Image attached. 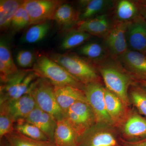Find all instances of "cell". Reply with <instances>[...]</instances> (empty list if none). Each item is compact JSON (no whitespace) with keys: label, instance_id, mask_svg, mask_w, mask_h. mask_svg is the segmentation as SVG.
Here are the masks:
<instances>
[{"label":"cell","instance_id":"6da1fadb","mask_svg":"<svg viewBox=\"0 0 146 146\" xmlns=\"http://www.w3.org/2000/svg\"><path fill=\"white\" fill-rule=\"evenodd\" d=\"M93 63L97 66L101 74L106 89L119 97L124 105L128 104V89L131 80L129 76L122 70L120 67L121 64L119 65V62L117 59L106 58Z\"/></svg>","mask_w":146,"mask_h":146},{"label":"cell","instance_id":"7a4b0ae2","mask_svg":"<svg viewBox=\"0 0 146 146\" xmlns=\"http://www.w3.org/2000/svg\"><path fill=\"white\" fill-rule=\"evenodd\" d=\"M32 70L39 77L48 80L54 86L69 85L83 90L85 86L46 55L36 56Z\"/></svg>","mask_w":146,"mask_h":146},{"label":"cell","instance_id":"3957f363","mask_svg":"<svg viewBox=\"0 0 146 146\" xmlns=\"http://www.w3.org/2000/svg\"><path fill=\"white\" fill-rule=\"evenodd\" d=\"M49 56L65 68L78 81L86 85L98 81L97 68L93 63L74 53H52Z\"/></svg>","mask_w":146,"mask_h":146},{"label":"cell","instance_id":"277c9868","mask_svg":"<svg viewBox=\"0 0 146 146\" xmlns=\"http://www.w3.org/2000/svg\"><path fill=\"white\" fill-rule=\"evenodd\" d=\"M29 94H31L38 107L51 115L56 121L65 118L56 98L54 86L48 80L38 78L32 84Z\"/></svg>","mask_w":146,"mask_h":146},{"label":"cell","instance_id":"5b68a950","mask_svg":"<svg viewBox=\"0 0 146 146\" xmlns=\"http://www.w3.org/2000/svg\"><path fill=\"white\" fill-rule=\"evenodd\" d=\"M104 90L98 81L86 84L83 89L87 102L95 114L97 123L110 125L113 121L106 110Z\"/></svg>","mask_w":146,"mask_h":146},{"label":"cell","instance_id":"8992f818","mask_svg":"<svg viewBox=\"0 0 146 146\" xmlns=\"http://www.w3.org/2000/svg\"><path fill=\"white\" fill-rule=\"evenodd\" d=\"M65 117L78 134L79 138L96 122L92 108L85 102H77L72 105L65 112Z\"/></svg>","mask_w":146,"mask_h":146},{"label":"cell","instance_id":"52a82bcc","mask_svg":"<svg viewBox=\"0 0 146 146\" xmlns=\"http://www.w3.org/2000/svg\"><path fill=\"white\" fill-rule=\"evenodd\" d=\"M129 22H116L104 37L105 47L112 58L117 59L129 50L126 33Z\"/></svg>","mask_w":146,"mask_h":146},{"label":"cell","instance_id":"ba28073f","mask_svg":"<svg viewBox=\"0 0 146 146\" xmlns=\"http://www.w3.org/2000/svg\"><path fill=\"white\" fill-rule=\"evenodd\" d=\"M64 1L60 0H25L23 7L28 13L31 25L52 20L57 9Z\"/></svg>","mask_w":146,"mask_h":146},{"label":"cell","instance_id":"9c48e42d","mask_svg":"<svg viewBox=\"0 0 146 146\" xmlns=\"http://www.w3.org/2000/svg\"><path fill=\"white\" fill-rule=\"evenodd\" d=\"M109 125L95 123L80 137L78 146H117L116 136Z\"/></svg>","mask_w":146,"mask_h":146},{"label":"cell","instance_id":"30bf717a","mask_svg":"<svg viewBox=\"0 0 146 146\" xmlns=\"http://www.w3.org/2000/svg\"><path fill=\"white\" fill-rule=\"evenodd\" d=\"M36 106L33 97L28 94L0 104V111L9 115L16 123L18 120L25 119Z\"/></svg>","mask_w":146,"mask_h":146},{"label":"cell","instance_id":"8fae6325","mask_svg":"<svg viewBox=\"0 0 146 146\" xmlns=\"http://www.w3.org/2000/svg\"><path fill=\"white\" fill-rule=\"evenodd\" d=\"M25 119L39 128L50 141L54 142L57 121L51 115L43 111L36 105L35 108Z\"/></svg>","mask_w":146,"mask_h":146},{"label":"cell","instance_id":"7c38bea8","mask_svg":"<svg viewBox=\"0 0 146 146\" xmlns=\"http://www.w3.org/2000/svg\"><path fill=\"white\" fill-rule=\"evenodd\" d=\"M56 98L65 114L68 110L77 102H87L83 90L74 86H54Z\"/></svg>","mask_w":146,"mask_h":146},{"label":"cell","instance_id":"4fadbf2b","mask_svg":"<svg viewBox=\"0 0 146 146\" xmlns=\"http://www.w3.org/2000/svg\"><path fill=\"white\" fill-rule=\"evenodd\" d=\"M122 66L141 79L146 80V55L138 52L128 50L117 59Z\"/></svg>","mask_w":146,"mask_h":146},{"label":"cell","instance_id":"5bb4252c","mask_svg":"<svg viewBox=\"0 0 146 146\" xmlns=\"http://www.w3.org/2000/svg\"><path fill=\"white\" fill-rule=\"evenodd\" d=\"M128 47L131 50L146 55V25L138 21H131L126 33Z\"/></svg>","mask_w":146,"mask_h":146},{"label":"cell","instance_id":"9a60e30c","mask_svg":"<svg viewBox=\"0 0 146 146\" xmlns=\"http://www.w3.org/2000/svg\"><path fill=\"white\" fill-rule=\"evenodd\" d=\"M77 24V30L89 33L92 36L103 38L112 26L109 18L106 14L79 21Z\"/></svg>","mask_w":146,"mask_h":146},{"label":"cell","instance_id":"2e32d148","mask_svg":"<svg viewBox=\"0 0 146 146\" xmlns=\"http://www.w3.org/2000/svg\"><path fill=\"white\" fill-rule=\"evenodd\" d=\"M30 71L19 70L6 82L1 83L0 104L22 97V88L24 78Z\"/></svg>","mask_w":146,"mask_h":146},{"label":"cell","instance_id":"e0dca14e","mask_svg":"<svg viewBox=\"0 0 146 146\" xmlns=\"http://www.w3.org/2000/svg\"><path fill=\"white\" fill-rule=\"evenodd\" d=\"M79 136L66 118L57 121L54 137L56 146H78Z\"/></svg>","mask_w":146,"mask_h":146},{"label":"cell","instance_id":"ac0fdd59","mask_svg":"<svg viewBox=\"0 0 146 146\" xmlns=\"http://www.w3.org/2000/svg\"><path fill=\"white\" fill-rule=\"evenodd\" d=\"M113 2L107 0H85L80 1L81 7L80 13V21L105 14L112 8Z\"/></svg>","mask_w":146,"mask_h":146},{"label":"cell","instance_id":"d6986e66","mask_svg":"<svg viewBox=\"0 0 146 146\" xmlns=\"http://www.w3.org/2000/svg\"><path fill=\"white\" fill-rule=\"evenodd\" d=\"M52 20L60 27H68L80 21L79 12L70 4L64 3L57 9Z\"/></svg>","mask_w":146,"mask_h":146},{"label":"cell","instance_id":"ffe728a7","mask_svg":"<svg viewBox=\"0 0 146 146\" xmlns=\"http://www.w3.org/2000/svg\"><path fill=\"white\" fill-rule=\"evenodd\" d=\"M23 1L1 0L0 1V27L5 30L11 26L14 15Z\"/></svg>","mask_w":146,"mask_h":146},{"label":"cell","instance_id":"44dd1931","mask_svg":"<svg viewBox=\"0 0 146 146\" xmlns=\"http://www.w3.org/2000/svg\"><path fill=\"white\" fill-rule=\"evenodd\" d=\"M124 132L131 138H146V119L140 115H133L125 124Z\"/></svg>","mask_w":146,"mask_h":146},{"label":"cell","instance_id":"7402d4cb","mask_svg":"<svg viewBox=\"0 0 146 146\" xmlns=\"http://www.w3.org/2000/svg\"><path fill=\"white\" fill-rule=\"evenodd\" d=\"M15 131L28 138L40 141H50L39 128L25 119L18 120L15 124Z\"/></svg>","mask_w":146,"mask_h":146},{"label":"cell","instance_id":"603a6c76","mask_svg":"<svg viewBox=\"0 0 146 146\" xmlns=\"http://www.w3.org/2000/svg\"><path fill=\"white\" fill-rule=\"evenodd\" d=\"M80 54L92 60L94 62L106 59L108 52L104 45L98 42H91L83 45L79 49Z\"/></svg>","mask_w":146,"mask_h":146},{"label":"cell","instance_id":"cb8c5ba5","mask_svg":"<svg viewBox=\"0 0 146 146\" xmlns=\"http://www.w3.org/2000/svg\"><path fill=\"white\" fill-rule=\"evenodd\" d=\"M104 99L108 113L114 122L122 114L123 103L119 97L106 89L104 90Z\"/></svg>","mask_w":146,"mask_h":146},{"label":"cell","instance_id":"d4e9b609","mask_svg":"<svg viewBox=\"0 0 146 146\" xmlns=\"http://www.w3.org/2000/svg\"><path fill=\"white\" fill-rule=\"evenodd\" d=\"M0 69L9 76L14 75L19 71L13 61L9 48L3 40L0 43Z\"/></svg>","mask_w":146,"mask_h":146},{"label":"cell","instance_id":"484cf974","mask_svg":"<svg viewBox=\"0 0 146 146\" xmlns=\"http://www.w3.org/2000/svg\"><path fill=\"white\" fill-rule=\"evenodd\" d=\"M50 27V23L48 21L33 25L25 33L23 40L29 44L39 42L46 36Z\"/></svg>","mask_w":146,"mask_h":146},{"label":"cell","instance_id":"4316f807","mask_svg":"<svg viewBox=\"0 0 146 146\" xmlns=\"http://www.w3.org/2000/svg\"><path fill=\"white\" fill-rule=\"evenodd\" d=\"M11 146H56L50 141H40L26 137L16 131L5 136Z\"/></svg>","mask_w":146,"mask_h":146},{"label":"cell","instance_id":"83f0119b","mask_svg":"<svg viewBox=\"0 0 146 146\" xmlns=\"http://www.w3.org/2000/svg\"><path fill=\"white\" fill-rule=\"evenodd\" d=\"M92 35L89 33L76 30L70 32L63 39L61 43V48L70 50L84 44L91 38Z\"/></svg>","mask_w":146,"mask_h":146},{"label":"cell","instance_id":"f1b7e54d","mask_svg":"<svg viewBox=\"0 0 146 146\" xmlns=\"http://www.w3.org/2000/svg\"><path fill=\"white\" fill-rule=\"evenodd\" d=\"M137 9L132 2L127 0L120 1L117 6L116 14L120 21L129 22L136 16Z\"/></svg>","mask_w":146,"mask_h":146},{"label":"cell","instance_id":"f546056e","mask_svg":"<svg viewBox=\"0 0 146 146\" xmlns=\"http://www.w3.org/2000/svg\"><path fill=\"white\" fill-rule=\"evenodd\" d=\"M30 25L31 22L28 13L22 5L12 19L11 27L15 30L19 31Z\"/></svg>","mask_w":146,"mask_h":146},{"label":"cell","instance_id":"4dcf8cb0","mask_svg":"<svg viewBox=\"0 0 146 146\" xmlns=\"http://www.w3.org/2000/svg\"><path fill=\"white\" fill-rule=\"evenodd\" d=\"M130 97L133 104L142 115L146 117V92L140 88L131 90Z\"/></svg>","mask_w":146,"mask_h":146},{"label":"cell","instance_id":"1f68e13d","mask_svg":"<svg viewBox=\"0 0 146 146\" xmlns=\"http://www.w3.org/2000/svg\"><path fill=\"white\" fill-rule=\"evenodd\" d=\"M15 124L9 115L0 111V140L15 131Z\"/></svg>","mask_w":146,"mask_h":146},{"label":"cell","instance_id":"d6a6232c","mask_svg":"<svg viewBox=\"0 0 146 146\" xmlns=\"http://www.w3.org/2000/svg\"><path fill=\"white\" fill-rule=\"evenodd\" d=\"M34 54L30 51L21 50L16 56V61L19 66L23 68L33 67L35 61Z\"/></svg>","mask_w":146,"mask_h":146},{"label":"cell","instance_id":"836d02e7","mask_svg":"<svg viewBox=\"0 0 146 146\" xmlns=\"http://www.w3.org/2000/svg\"><path fill=\"white\" fill-rule=\"evenodd\" d=\"M131 146H146V138L133 144Z\"/></svg>","mask_w":146,"mask_h":146},{"label":"cell","instance_id":"e575fe53","mask_svg":"<svg viewBox=\"0 0 146 146\" xmlns=\"http://www.w3.org/2000/svg\"><path fill=\"white\" fill-rule=\"evenodd\" d=\"M1 143L0 146H11L10 144L9 143L7 139L5 137H4L2 139H1Z\"/></svg>","mask_w":146,"mask_h":146},{"label":"cell","instance_id":"d590c367","mask_svg":"<svg viewBox=\"0 0 146 146\" xmlns=\"http://www.w3.org/2000/svg\"><path fill=\"white\" fill-rule=\"evenodd\" d=\"M141 82L142 84H143V86H144V87L146 89V80H141Z\"/></svg>","mask_w":146,"mask_h":146}]
</instances>
